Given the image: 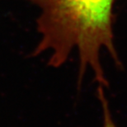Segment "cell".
I'll use <instances>...</instances> for the list:
<instances>
[{
    "label": "cell",
    "instance_id": "obj_1",
    "mask_svg": "<svg viewBox=\"0 0 127 127\" xmlns=\"http://www.w3.org/2000/svg\"><path fill=\"white\" fill-rule=\"evenodd\" d=\"M38 7L40 39L32 54L50 52L49 65H63L76 50L79 59L78 81L90 69L99 86H107L100 55L105 49L121 65L114 44L112 7L115 0H27Z\"/></svg>",
    "mask_w": 127,
    "mask_h": 127
},
{
    "label": "cell",
    "instance_id": "obj_2",
    "mask_svg": "<svg viewBox=\"0 0 127 127\" xmlns=\"http://www.w3.org/2000/svg\"><path fill=\"white\" fill-rule=\"evenodd\" d=\"M98 97L101 103V108H102L103 113V124L102 127H117L111 117V114L109 108L108 101L106 100V97L104 93V89L102 86L98 87Z\"/></svg>",
    "mask_w": 127,
    "mask_h": 127
}]
</instances>
